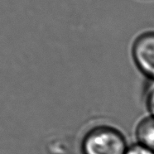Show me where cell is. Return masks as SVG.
I'll list each match as a JSON object with an SVG mask.
<instances>
[{
    "mask_svg": "<svg viewBox=\"0 0 154 154\" xmlns=\"http://www.w3.org/2000/svg\"><path fill=\"white\" fill-rule=\"evenodd\" d=\"M143 104L147 114L154 117V81H147L143 91Z\"/></svg>",
    "mask_w": 154,
    "mask_h": 154,
    "instance_id": "obj_4",
    "label": "cell"
},
{
    "mask_svg": "<svg viewBox=\"0 0 154 154\" xmlns=\"http://www.w3.org/2000/svg\"><path fill=\"white\" fill-rule=\"evenodd\" d=\"M130 54L133 63L146 81H154V30L137 34L131 44Z\"/></svg>",
    "mask_w": 154,
    "mask_h": 154,
    "instance_id": "obj_2",
    "label": "cell"
},
{
    "mask_svg": "<svg viewBox=\"0 0 154 154\" xmlns=\"http://www.w3.org/2000/svg\"><path fill=\"white\" fill-rule=\"evenodd\" d=\"M135 143L154 152V117L146 114L140 118L134 125Z\"/></svg>",
    "mask_w": 154,
    "mask_h": 154,
    "instance_id": "obj_3",
    "label": "cell"
},
{
    "mask_svg": "<svg viewBox=\"0 0 154 154\" xmlns=\"http://www.w3.org/2000/svg\"><path fill=\"white\" fill-rule=\"evenodd\" d=\"M128 145L127 137L119 128L100 124L85 131L79 148L81 154H124Z\"/></svg>",
    "mask_w": 154,
    "mask_h": 154,
    "instance_id": "obj_1",
    "label": "cell"
},
{
    "mask_svg": "<svg viewBox=\"0 0 154 154\" xmlns=\"http://www.w3.org/2000/svg\"><path fill=\"white\" fill-rule=\"evenodd\" d=\"M124 154H154V152L134 142V143L128 145Z\"/></svg>",
    "mask_w": 154,
    "mask_h": 154,
    "instance_id": "obj_5",
    "label": "cell"
}]
</instances>
